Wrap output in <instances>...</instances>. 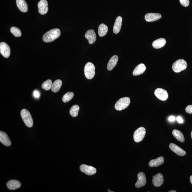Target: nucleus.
Instances as JSON below:
<instances>
[{"label":"nucleus","mask_w":192,"mask_h":192,"mask_svg":"<svg viewBox=\"0 0 192 192\" xmlns=\"http://www.w3.org/2000/svg\"><path fill=\"white\" fill-rule=\"evenodd\" d=\"M60 35V30L58 28H54L44 34L43 39L45 43H50L58 39Z\"/></svg>","instance_id":"obj_1"},{"label":"nucleus","mask_w":192,"mask_h":192,"mask_svg":"<svg viewBox=\"0 0 192 192\" xmlns=\"http://www.w3.org/2000/svg\"><path fill=\"white\" fill-rule=\"evenodd\" d=\"M20 114L23 121L26 126L30 128L33 126V119L28 110L25 109H22L21 111Z\"/></svg>","instance_id":"obj_2"},{"label":"nucleus","mask_w":192,"mask_h":192,"mask_svg":"<svg viewBox=\"0 0 192 192\" xmlns=\"http://www.w3.org/2000/svg\"><path fill=\"white\" fill-rule=\"evenodd\" d=\"M130 103V99L128 97L121 98L116 102L115 108L118 111H121L128 107Z\"/></svg>","instance_id":"obj_3"},{"label":"nucleus","mask_w":192,"mask_h":192,"mask_svg":"<svg viewBox=\"0 0 192 192\" xmlns=\"http://www.w3.org/2000/svg\"><path fill=\"white\" fill-rule=\"evenodd\" d=\"M187 67V64L186 61L180 59L176 61L173 64L172 69L176 73H179L185 70Z\"/></svg>","instance_id":"obj_4"},{"label":"nucleus","mask_w":192,"mask_h":192,"mask_svg":"<svg viewBox=\"0 0 192 192\" xmlns=\"http://www.w3.org/2000/svg\"><path fill=\"white\" fill-rule=\"evenodd\" d=\"M84 75L87 78L91 79L95 75V66L92 63L89 62L85 64L84 68Z\"/></svg>","instance_id":"obj_5"},{"label":"nucleus","mask_w":192,"mask_h":192,"mask_svg":"<svg viewBox=\"0 0 192 192\" xmlns=\"http://www.w3.org/2000/svg\"><path fill=\"white\" fill-rule=\"evenodd\" d=\"M146 130L143 127H140L138 128L134 132V139L136 142H139L141 141L145 137Z\"/></svg>","instance_id":"obj_6"},{"label":"nucleus","mask_w":192,"mask_h":192,"mask_svg":"<svg viewBox=\"0 0 192 192\" xmlns=\"http://www.w3.org/2000/svg\"><path fill=\"white\" fill-rule=\"evenodd\" d=\"M0 53L6 58H8L10 55V49L9 45L4 42L0 43Z\"/></svg>","instance_id":"obj_7"},{"label":"nucleus","mask_w":192,"mask_h":192,"mask_svg":"<svg viewBox=\"0 0 192 192\" xmlns=\"http://www.w3.org/2000/svg\"><path fill=\"white\" fill-rule=\"evenodd\" d=\"M80 169L81 172L88 176L93 175L96 174V168L85 164L81 165L80 167Z\"/></svg>","instance_id":"obj_8"},{"label":"nucleus","mask_w":192,"mask_h":192,"mask_svg":"<svg viewBox=\"0 0 192 192\" xmlns=\"http://www.w3.org/2000/svg\"><path fill=\"white\" fill-rule=\"evenodd\" d=\"M155 94L156 97L162 101L166 100L168 98V92L164 89L158 88L155 91Z\"/></svg>","instance_id":"obj_9"},{"label":"nucleus","mask_w":192,"mask_h":192,"mask_svg":"<svg viewBox=\"0 0 192 192\" xmlns=\"http://www.w3.org/2000/svg\"><path fill=\"white\" fill-rule=\"evenodd\" d=\"M39 13L41 15L46 14L49 10L48 4L46 0H41L38 4Z\"/></svg>","instance_id":"obj_10"},{"label":"nucleus","mask_w":192,"mask_h":192,"mask_svg":"<svg viewBox=\"0 0 192 192\" xmlns=\"http://www.w3.org/2000/svg\"><path fill=\"white\" fill-rule=\"evenodd\" d=\"M137 177V181L135 184L136 187L137 188H140L143 187L147 183L145 174L142 172L139 173Z\"/></svg>","instance_id":"obj_11"},{"label":"nucleus","mask_w":192,"mask_h":192,"mask_svg":"<svg viewBox=\"0 0 192 192\" xmlns=\"http://www.w3.org/2000/svg\"><path fill=\"white\" fill-rule=\"evenodd\" d=\"M152 183L155 187H159L162 185L164 182V177L161 173L157 174L153 176Z\"/></svg>","instance_id":"obj_12"},{"label":"nucleus","mask_w":192,"mask_h":192,"mask_svg":"<svg viewBox=\"0 0 192 192\" xmlns=\"http://www.w3.org/2000/svg\"><path fill=\"white\" fill-rule=\"evenodd\" d=\"M85 37L88 40L90 44H93L96 41V35L93 30H88L85 34Z\"/></svg>","instance_id":"obj_13"},{"label":"nucleus","mask_w":192,"mask_h":192,"mask_svg":"<svg viewBox=\"0 0 192 192\" xmlns=\"http://www.w3.org/2000/svg\"><path fill=\"white\" fill-rule=\"evenodd\" d=\"M169 147L172 151L178 155L183 156L186 155V152L176 144L171 143L169 145Z\"/></svg>","instance_id":"obj_14"},{"label":"nucleus","mask_w":192,"mask_h":192,"mask_svg":"<svg viewBox=\"0 0 192 192\" xmlns=\"http://www.w3.org/2000/svg\"><path fill=\"white\" fill-rule=\"evenodd\" d=\"M161 18V15L159 13H149L146 15L145 19L147 22H151L156 21Z\"/></svg>","instance_id":"obj_15"},{"label":"nucleus","mask_w":192,"mask_h":192,"mask_svg":"<svg viewBox=\"0 0 192 192\" xmlns=\"http://www.w3.org/2000/svg\"><path fill=\"white\" fill-rule=\"evenodd\" d=\"M0 141L3 145L9 146L11 145V142L7 135L4 132L0 131Z\"/></svg>","instance_id":"obj_16"},{"label":"nucleus","mask_w":192,"mask_h":192,"mask_svg":"<svg viewBox=\"0 0 192 192\" xmlns=\"http://www.w3.org/2000/svg\"><path fill=\"white\" fill-rule=\"evenodd\" d=\"M21 183L18 180H10L7 182V186L9 189L14 190L18 189L21 186Z\"/></svg>","instance_id":"obj_17"},{"label":"nucleus","mask_w":192,"mask_h":192,"mask_svg":"<svg viewBox=\"0 0 192 192\" xmlns=\"http://www.w3.org/2000/svg\"><path fill=\"white\" fill-rule=\"evenodd\" d=\"M122 21V18L120 16H118L117 19H116L113 29L114 33L117 34L120 31Z\"/></svg>","instance_id":"obj_18"},{"label":"nucleus","mask_w":192,"mask_h":192,"mask_svg":"<svg viewBox=\"0 0 192 192\" xmlns=\"http://www.w3.org/2000/svg\"><path fill=\"white\" fill-rule=\"evenodd\" d=\"M16 3L17 6L20 11L24 13L27 12L28 6L24 0H16Z\"/></svg>","instance_id":"obj_19"},{"label":"nucleus","mask_w":192,"mask_h":192,"mask_svg":"<svg viewBox=\"0 0 192 192\" xmlns=\"http://www.w3.org/2000/svg\"><path fill=\"white\" fill-rule=\"evenodd\" d=\"M146 66L143 64H140L135 68L133 72V75L134 76L140 75L143 74L146 71Z\"/></svg>","instance_id":"obj_20"},{"label":"nucleus","mask_w":192,"mask_h":192,"mask_svg":"<svg viewBox=\"0 0 192 192\" xmlns=\"http://www.w3.org/2000/svg\"><path fill=\"white\" fill-rule=\"evenodd\" d=\"M164 162V158L160 157L156 159L152 160L149 163V165L151 167H157L162 164Z\"/></svg>","instance_id":"obj_21"},{"label":"nucleus","mask_w":192,"mask_h":192,"mask_svg":"<svg viewBox=\"0 0 192 192\" xmlns=\"http://www.w3.org/2000/svg\"><path fill=\"white\" fill-rule=\"evenodd\" d=\"M118 57L117 55H114L110 59L107 66L108 69L109 71H111L115 67L118 61Z\"/></svg>","instance_id":"obj_22"},{"label":"nucleus","mask_w":192,"mask_h":192,"mask_svg":"<svg viewBox=\"0 0 192 192\" xmlns=\"http://www.w3.org/2000/svg\"><path fill=\"white\" fill-rule=\"evenodd\" d=\"M166 43V40L164 38H160L154 41L152 46L154 48L159 49L164 46Z\"/></svg>","instance_id":"obj_23"},{"label":"nucleus","mask_w":192,"mask_h":192,"mask_svg":"<svg viewBox=\"0 0 192 192\" xmlns=\"http://www.w3.org/2000/svg\"><path fill=\"white\" fill-rule=\"evenodd\" d=\"M173 136L179 141L183 143L185 141V138L183 134L180 131L175 129L173 131Z\"/></svg>","instance_id":"obj_24"},{"label":"nucleus","mask_w":192,"mask_h":192,"mask_svg":"<svg viewBox=\"0 0 192 192\" xmlns=\"http://www.w3.org/2000/svg\"><path fill=\"white\" fill-rule=\"evenodd\" d=\"M108 28L106 25L102 24L99 26L98 29V34L100 37H103L107 34Z\"/></svg>","instance_id":"obj_25"},{"label":"nucleus","mask_w":192,"mask_h":192,"mask_svg":"<svg viewBox=\"0 0 192 192\" xmlns=\"http://www.w3.org/2000/svg\"><path fill=\"white\" fill-rule=\"evenodd\" d=\"M62 81L60 79H58L52 83V88H51L52 92L54 93L58 92L62 86Z\"/></svg>","instance_id":"obj_26"},{"label":"nucleus","mask_w":192,"mask_h":192,"mask_svg":"<svg viewBox=\"0 0 192 192\" xmlns=\"http://www.w3.org/2000/svg\"><path fill=\"white\" fill-rule=\"evenodd\" d=\"M80 109L79 106L76 105L72 106L70 110V114L72 117H75L78 114V112Z\"/></svg>","instance_id":"obj_27"},{"label":"nucleus","mask_w":192,"mask_h":192,"mask_svg":"<svg viewBox=\"0 0 192 192\" xmlns=\"http://www.w3.org/2000/svg\"><path fill=\"white\" fill-rule=\"evenodd\" d=\"M52 82L50 79L47 80L43 83L42 88L46 90H49L52 88Z\"/></svg>","instance_id":"obj_28"},{"label":"nucleus","mask_w":192,"mask_h":192,"mask_svg":"<svg viewBox=\"0 0 192 192\" xmlns=\"http://www.w3.org/2000/svg\"><path fill=\"white\" fill-rule=\"evenodd\" d=\"M74 96V94L73 92H69L66 93L63 97V102H64V103H66V102L70 101L73 98Z\"/></svg>","instance_id":"obj_29"},{"label":"nucleus","mask_w":192,"mask_h":192,"mask_svg":"<svg viewBox=\"0 0 192 192\" xmlns=\"http://www.w3.org/2000/svg\"><path fill=\"white\" fill-rule=\"evenodd\" d=\"M10 31L16 37H20L22 36L21 31L18 28L13 26L10 28Z\"/></svg>","instance_id":"obj_30"},{"label":"nucleus","mask_w":192,"mask_h":192,"mask_svg":"<svg viewBox=\"0 0 192 192\" xmlns=\"http://www.w3.org/2000/svg\"><path fill=\"white\" fill-rule=\"evenodd\" d=\"M181 4L185 7H187L190 4L189 0H179Z\"/></svg>","instance_id":"obj_31"},{"label":"nucleus","mask_w":192,"mask_h":192,"mask_svg":"<svg viewBox=\"0 0 192 192\" xmlns=\"http://www.w3.org/2000/svg\"><path fill=\"white\" fill-rule=\"evenodd\" d=\"M185 111L188 114H192V105H188L186 108Z\"/></svg>","instance_id":"obj_32"},{"label":"nucleus","mask_w":192,"mask_h":192,"mask_svg":"<svg viewBox=\"0 0 192 192\" xmlns=\"http://www.w3.org/2000/svg\"><path fill=\"white\" fill-rule=\"evenodd\" d=\"M34 96L36 98H39L40 96V93L37 90L34 91L33 93Z\"/></svg>","instance_id":"obj_33"},{"label":"nucleus","mask_w":192,"mask_h":192,"mask_svg":"<svg viewBox=\"0 0 192 192\" xmlns=\"http://www.w3.org/2000/svg\"><path fill=\"white\" fill-rule=\"evenodd\" d=\"M177 121L179 123H183V120L182 118L180 117H178L176 118Z\"/></svg>","instance_id":"obj_34"},{"label":"nucleus","mask_w":192,"mask_h":192,"mask_svg":"<svg viewBox=\"0 0 192 192\" xmlns=\"http://www.w3.org/2000/svg\"><path fill=\"white\" fill-rule=\"evenodd\" d=\"M168 120L170 122H173L175 120L176 118L174 116H171L169 117Z\"/></svg>","instance_id":"obj_35"},{"label":"nucleus","mask_w":192,"mask_h":192,"mask_svg":"<svg viewBox=\"0 0 192 192\" xmlns=\"http://www.w3.org/2000/svg\"><path fill=\"white\" fill-rule=\"evenodd\" d=\"M190 182H191V183L192 185V175L190 176Z\"/></svg>","instance_id":"obj_36"},{"label":"nucleus","mask_w":192,"mask_h":192,"mask_svg":"<svg viewBox=\"0 0 192 192\" xmlns=\"http://www.w3.org/2000/svg\"><path fill=\"white\" fill-rule=\"evenodd\" d=\"M176 191H169V192H176Z\"/></svg>","instance_id":"obj_37"},{"label":"nucleus","mask_w":192,"mask_h":192,"mask_svg":"<svg viewBox=\"0 0 192 192\" xmlns=\"http://www.w3.org/2000/svg\"><path fill=\"white\" fill-rule=\"evenodd\" d=\"M191 137L192 139V131L191 132Z\"/></svg>","instance_id":"obj_38"}]
</instances>
